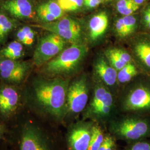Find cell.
<instances>
[{"label":"cell","mask_w":150,"mask_h":150,"mask_svg":"<svg viewBox=\"0 0 150 150\" xmlns=\"http://www.w3.org/2000/svg\"><path fill=\"white\" fill-rule=\"evenodd\" d=\"M69 82L62 79H35L23 92L25 105L31 112L51 125L65 120Z\"/></svg>","instance_id":"1"},{"label":"cell","mask_w":150,"mask_h":150,"mask_svg":"<svg viewBox=\"0 0 150 150\" xmlns=\"http://www.w3.org/2000/svg\"><path fill=\"white\" fill-rule=\"evenodd\" d=\"M47 123L26 108L8 128L6 139L15 150H59L57 139Z\"/></svg>","instance_id":"2"},{"label":"cell","mask_w":150,"mask_h":150,"mask_svg":"<svg viewBox=\"0 0 150 150\" xmlns=\"http://www.w3.org/2000/svg\"><path fill=\"white\" fill-rule=\"evenodd\" d=\"M26 107L23 92L18 86L0 84V121L9 128L20 118Z\"/></svg>","instance_id":"3"},{"label":"cell","mask_w":150,"mask_h":150,"mask_svg":"<svg viewBox=\"0 0 150 150\" xmlns=\"http://www.w3.org/2000/svg\"><path fill=\"white\" fill-rule=\"evenodd\" d=\"M87 52V48L85 45L72 44L47 62L45 71L53 76L71 73L78 67Z\"/></svg>","instance_id":"4"},{"label":"cell","mask_w":150,"mask_h":150,"mask_svg":"<svg viewBox=\"0 0 150 150\" xmlns=\"http://www.w3.org/2000/svg\"><path fill=\"white\" fill-rule=\"evenodd\" d=\"M67 41L58 35L50 32L42 38L38 43L33 54V62L37 66L48 62L61 53Z\"/></svg>","instance_id":"5"},{"label":"cell","mask_w":150,"mask_h":150,"mask_svg":"<svg viewBox=\"0 0 150 150\" xmlns=\"http://www.w3.org/2000/svg\"><path fill=\"white\" fill-rule=\"evenodd\" d=\"M58 35L72 44L80 43L81 28L79 22L70 17H64L56 21L34 26Z\"/></svg>","instance_id":"6"},{"label":"cell","mask_w":150,"mask_h":150,"mask_svg":"<svg viewBox=\"0 0 150 150\" xmlns=\"http://www.w3.org/2000/svg\"><path fill=\"white\" fill-rule=\"evenodd\" d=\"M28 71L26 62L0 56V79L3 83L18 86L25 80Z\"/></svg>","instance_id":"7"},{"label":"cell","mask_w":150,"mask_h":150,"mask_svg":"<svg viewBox=\"0 0 150 150\" xmlns=\"http://www.w3.org/2000/svg\"><path fill=\"white\" fill-rule=\"evenodd\" d=\"M88 98V87L85 77H81L69 85L67 95V115L81 112L86 106Z\"/></svg>","instance_id":"8"},{"label":"cell","mask_w":150,"mask_h":150,"mask_svg":"<svg viewBox=\"0 0 150 150\" xmlns=\"http://www.w3.org/2000/svg\"><path fill=\"white\" fill-rule=\"evenodd\" d=\"M116 133L126 139L137 140L144 138L150 134V125L144 119L129 118L116 123Z\"/></svg>","instance_id":"9"},{"label":"cell","mask_w":150,"mask_h":150,"mask_svg":"<svg viewBox=\"0 0 150 150\" xmlns=\"http://www.w3.org/2000/svg\"><path fill=\"white\" fill-rule=\"evenodd\" d=\"M126 110L150 112V82H140L130 91L125 102Z\"/></svg>","instance_id":"10"},{"label":"cell","mask_w":150,"mask_h":150,"mask_svg":"<svg viewBox=\"0 0 150 150\" xmlns=\"http://www.w3.org/2000/svg\"><path fill=\"white\" fill-rule=\"evenodd\" d=\"M132 51L139 67L150 75V34L142 33L136 36Z\"/></svg>","instance_id":"11"},{"label":"cell","mask_w":150,"mask_h":150,"mask_svg":"<svg viewBox=\"0 0 150 150\" xmlns=\"http://www.w3.org/2000/svg\"><path fill=\"white\" fill-rule=\"evenodd\" d=\"M92 129L85 125H76L70 129L66 137L68 150H87Z\"/></svg>","instance_id":"12"},{"label":"cell","mask_w":150,"mask_h":150,"mask_svg":"<svg viewBox=\"0 0 150 150\" xmlns=\"http://www.w3.org/2000/svg\"><path fill=\"white\" fill-rule=\"evenodd\" d=\"M2 7L16 18L27 19L33 16V7L30 0H6Z\"/></svg>","instance_id":"13"},{"label":"cell","mask_w":150,"mask_h":150,"mask_svg":"<svg viewBox=\"0 0 150 150\" xmlns=\"http://www.w3.org/2000/svg\"><path fill=\"white\" fill-rule=\"evenodd\" d=\"M37 13L38 18L44 23L56 21L64 15L57 1L50 0L38 6Z\"/></svg>","instance_id":"14"},{"label":"cell","mask_w":150,"mask_h":150,"mask_svg":"<svg viewBox=\"0 0 150 150\" xmlns=\"http://www.w3.org/2000/svg\"><path fill=\"white\" fill-rule=\"evenodd\" d=\"M108 26V17L106 12H101L93 16L89 22L90 37L96 41L102 37Z\"/></svg>","instance_id":"15"},{"label":"cell","mask_w":150,"mask_h":150,"mask_svg":"<svg viewBox=\"0 0 150 150\" xmlns=\"http://www.w3.org/2000/svg\"><path fill=\"white\" fill-rule=\"evenodd\" d=\"M95 70L97 75L107 85L112 86L117 80V71L104 57H100L97 60Z\"/></svg>","instance_id":"16"},{"label":"cell","mask_w":150,"mask_h":150,"mask_svg":"<svg viewBox=\"0 0 150 150\" xmlns=\"http://www.w3.org/2000/svg\"><path fill=\"white\" fill-rule=\"evenodd\" d=\"M23 52L22 44L18 41H14L0 50V56L7 59L17 60L21 57Z\"/></svg>","instance_id":"17"},{"label":"cell","mask_w":150,"mask_h":150,"mask_svg":"<svg viewBox=\"0 0 150 150\" xmlns=\"http://www.w3.org/2000/svg\"><path fill=\"white\" fill-rule=\"evenodd\" d=\"M139 74L137 67L133 62L126 64L117 72V80L120 83H126Z\"/></svg>","instance_id":"18"},{"label":"cell","mask_w":150,"mask_h":150,"mask_svg":"<svg viewBox=\"0 0 150 150\" xmlns=\"http://www.w3.org/2000/svg\"><path fill=\"white\" fill-rule=\"evenodd\" d=\"M112 104V96L111 93L107 90L102 102L97 107L96 109H95L91 113L93 115L96 116L97 117L106 116L111 111Z\"/></svg>","instance_id":"19"},{"label":"cell","mask_w":150,"mask_h":150,"mask_svg":"<svg viewBox=\"0 0 150 150\" xmlns=\"http://www.w3.org/2000/svg\"><path fill=\"white\" fill-rule=\"evenodd\" d=\"M17 41L26 46H31L34 43L35 32L31 27L25 26L17 32Z\"/></svg>","instance_id":"20"},{"label":"cell","mask_w":150,"mask_h":150,"mask_svg":"<svg viewBox=\"0 0 150 150\" xmlns=\"http://www.w3.org/2000/svg\"><path fill=\"white\" fill-rule=\"evenodd\" d=\"M117 10L123 16L133 15L139 9V6L132 0H118L116 4Z\"/></svg>","instance_id":"21"},{"label":"cell","mask_w":150,"mask_h":150,"mask_svg":"<svg viewBox=\"0 0 150 150\" xmlns=\"http://www.w3.org/2000/svg\"><path fill=\"white\" fill-rule=\"evenodd\" d=\"M12 20L0 13V40H4L15 26Z\"/></svg>","instance_id":"22"},{"label":"cell","mask_w":150,"mask_h":150,"mask_svg":"<svg viewBox=\"0 0 150 150\" xmlns=\"http://www.w3.org/2000/svg\"><path fill=\"white\" fill-rule=\"evenodd\" d=\"M102 131L98 126L92 129V135L87 150H98L104 140Z\"/></svg>","instance_id":"23"},{"label":"cell","mask_w":150,"mask_h":150,"mask_svg":"<svg viewBox=\"0 0 150 150\" xmlns=\"http://www.w3.org/2000/svg\"><path fill=\"white\" fill-rule=\"evenodd\" d=\"M61 8L66 12L78 11L83 5V0H57Z\"/></svg>","instance_id":"24"},{"label":"cell","mask_w":150,"mask_h":150,"mask_svg":"<svg viewBox=\"0 0 150 150\" xmlns=\"http://www.w3.org/2000/svg\"><path fill=\"white\" fill-rule=\"evenodd\" d=\"M107 91V89L104 86L101 85L97 86L95 90L94 96L90 104V111L91 113L96 109L97 107L102 102Z\"/></svg>","instance_id":"25"},{"label":"cell","mask_w":150,"mask_h":150,"mask_svg":"<svg viewBox=\"0 0 150 150\" xmlns=\"http://www.w3.org/2000/svg\"><path fill=\"white\" fill-rule=\"evenodd\" d=\"M122 18L123 24L127 31V36H130L134 33L138 27V18L134 15L124 16Z\"/></svg>","instance_id":"26"},{"label":"cell","mask_w":150,"mask_h":150,"mask_svg":"<svg viewBox=\"0 0 150 150\" xmlns=\"http://www.w3.org/2000/svg\"><path fill=\"white\" fill-rule=\"evenodd\" d=\"M105 56L109 64L117 71L121 70L123 67H125L127 64L125 63L115 54H113L110 49L107 50L105 52Z\"/></svg>","instance_id":"27"},{"label":"cell","mask_w":150,"mask_h":150,"mask_svg":"<svg viewBox=\"0 0 150 150\" xmlns=\"http://www.w3.org/2000/svg\"><path fill=\"white\" fill-rule=\"evenodd\" d=\"M140 23L144 30L150 33V3L145 6L141 11Z\"/></svg>","instance_id":"28"},{"label":"cell","mask_w":150,"mask_h":150,"mask_svg":"<svg viewBox=\"0 0 150 150\" xmlns=\"http://www.w3.org/2000/svg\"><path fill=\"white\" fill-rule=\"evenodd\" d=\"M113 54H115L119 59H121L126 64H129L132 62V59L130 54L122 49L118 48H110Z\"/></svg>","instance_id":"29"},{"label":"cell","mask_w":150,"mask_h":150,"mask_svg":"<svg viewBox=\"0 0 150 150\" xmlns=\"http://www.w3.org/2000/svg\"><path fill=\"white\" fill-rule=\"evenodd\" d=\"M115 27L117 35L121 38L127 37V33L125 28V26L123 24L122 18H120L116 20L115 23Z\"/></svg>","instance_id":"30"},{"label":"cell","mask_w":150,"mask_h":150,"mask_svg":"<svg viewBox=\"0 0 150 150\" xmlns=\"http://www.w3.org/2000/svg\"><path fill=\"white\" fill-rule=\"evenodd\" d=\"M130 150H150V143L138 142L132 145Z\"/></svg>","instance_id":"31"},{"label":"cell","mask_w":150,"mask_h":150,"mask_svg":"<svg viewBox=\"0 0 150 150\" xmlns=\"http://www.w3.org/2000/svg\"><path fill=\"white\" fill-rule=\"evenodd\" d=\"M102 3V0H83V5L88 8H93Z\"/></svg>","instance_id":"32"},{"label":"cell","mask_w":150,"mask_h":150,"mask_svg":"<svg viewBox=\"0 0 150 150\" xmlns=\"http://www.w3.org/2000/svg\"><path fill=\"white\" fill-rule=\"evenodd\" d=\"M7 131V127L0 121V141L6 139Z\"/></svg>","instance_id":"33"},{"label":"cell","mask_w":150,"mask_h":150,"mask_svg":"<svg viewBox=\"0 0 150 150\" xmlns=\"http://www.w3.org/2000/svg\"><path fill=\"white\" fill-rule=\"evenodd\" d=\"M0 150H15V149L6 139H4L0 141Z\"/></svg>","instance_id":"34"},{"label":"cell","mask_w":150,"mask_h":150,"mask_svg":"<svg viewBox=\"0 0 150 150\" xmlns=\"http://www.w3.org/2000/svg\"><path fill=\"white\" fill-rule=\"evenodd\" d=\"M111 139H112V137H110V136H106V137L104 139V140H103L102 144L100 146V147H99V149H98V150H106L107 146H108V145L109 144V142H110V141H111Z\"/></svg>","instance_id":"35"},{"label":"cell","mask_w":150,"mask_h":150,"mask_svg":"<svg viewBox=\"0 0 150 150\" xmlns=\"http://www.w3.org/2000/svg\"><path fill=\"white\" fill-rule=\"evenodd\" d=\"M114 146H115V141L112 138V139H111L110 142H109V144L108 145L107 149L106 150H113Z\"/></svg>","instance_id":"36"},{"label":"cell","mask_w":150,"mask_h":150,"mask_svg":"<svg viewBox=\"0 0 150 150\" xmlns=\"http://www.w3.org/2000/svg\"><path fill=\"white\" fill-rule=\"evenodd\" d=\"M137 5L140 6L143 5L147 0H132Z\"/></svg>","instance_id":"37"},{"label":"cell","mask_w":150,"mask_h":150,"mask_svg":"<svg viewBox=\"0 0 150 150\" xmlns=\"http://www.w3.org/2000/svg\"><path fill=\"white\" fill-rule=\"evenodd\" d=\"M108 1H110V0H102V2H107Z\"/></svg>","instance_id":"38"}]
</instances>
